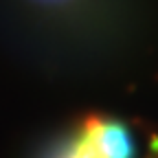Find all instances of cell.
Segmentation results:
<instances>
[{
	"label": "cell",
	"instance_id": "obj_1",
	"mask_svg": "<svg viewBox=\"0 0 158 158\" xmlns=\"http://www.w3.org/2000/svg\"><path fill=\"white\" fill-rule=\"evenodd\" d=\"M59 158H134L132 134L116 118L90 116Z\"/></svg>",
	"mask_w": 158,
	"mask_h": 158
},
{
	"label": "cell",
	"instance_id": "obj_2",
	"mask_svg": "<svg viewBox=\"0 0 158 158\" xmlns=\"http://www.w3.org/2000/svg\"><path fill=\"white\" fill-rule=\"evenodd\" d=\"M145 158H158V138H154L152 141V147H149V154Z\"/></svg>",
	"mask_w": 158,
	"mask_h": 158
}]
</instances>
